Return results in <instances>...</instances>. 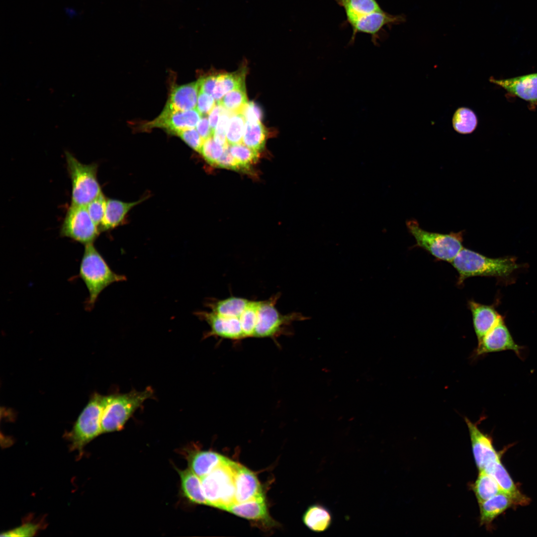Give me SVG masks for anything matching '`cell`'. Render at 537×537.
<instances>
[{"label": "cell", "instance_id": "cell-1", "mask_svg": "<svg viewBox=\"0 0 537 537\" xmlns=\"http://www.w3.org/2000/svg\"><path fill=\"white\" fill-rule=\"evenodd\" d=\"M451 264L458 274V285L473 276H507L519 268L513 258H489L464 247Z\"/></svg>", "mask_w": 537, "mask_h": 537}, {"label": "cell", "instance_id": "cell-2", "mask_svg": "<svg viewBox=\"0 0 537 537\" xmlns=\"http://www.w3.org/2000/svg\"><path fill=\"white\" fill-rule=\"evenodd\" d=\"M79 275L89 291L87 306L90 309L106 287L113 282L126 279L125 276L117 274L111 269L93 243L85 245Z\"/></svg>", "mask_w": 537, "mask_h": 537}, {"label": "cell", "instance_id": "cell-3", "mask_svg": "<svg viewBox=\"0 0 537 537\" xmlns=\"http://www.w3.org/2000/svg\"><path fill=\"white\" fill-rule=\"evenodd\" d=\"M153 397L154 391L151 387L143 391L133 390L126 393L106 396L101 422L102 434L122 430L143 403Z\"/></svg>", "mask_w": 537, "mask_h": 537}, {"label": "cell", "instance_id": "cell-4", "mask_svg": "<svg viewBox=\"0 0 537 537\" xmlns=\"http://www.w3.org/2000/svg\"><path fill=\"white\" fill-rule=\"evenodd\" d=\"M236 462L226 457L208 474L201 478L207 505L227 511L236 503Z\"/></svg>", "mask_w": 537, "mask_h": 537}, {"label": "cell", "instance_id": "cell-5", "mask_svg": "<svg viewBox=\"0 0 537 537\" xmlns=\"http://www.w3.org/2000/svg\"><path fill=\"white\" fill-rule=\"evenodd\" d=\"M408 231L415 239V246L421 248L439 260L451 263L463 248L464 231L448 234L429 232L415 219L406 222Z\"/></svg>", "mask_w": 537, "mask_h": 537}, {"label": "cell", "instance_id": "cell-6", "mask_svg": "<svg viewBox=\"0 0 537 537\" xmlns=\"http://www.w3.org/2000/svg\"><path fill=\"white\" fill-rule=\"evenodd\" d=\"M106 396L98 393L92 395L82 410L73 428L66 438L72 450L82 456L86 446L101 433V418Z\"/></svg>", "mask_w": 537, "mask_h": 537}, {"label": "cell", "instance_id": "cell-7", "mask_svg": "<svg viewBox=\"0 0 537 537\" xmlns=\"http://www.w3.org/2000/svg\"><path fill=\"white\" fill-rule=\"evenodd\" d=\"M65 156L72 183L71 205L86 206L102 193L97 178L98 166L84 164L68 151Z\"/></svg>", "mask_w": 537, "mask_h": 537}, {"label": "cell", "instance_id": "cell-8", "mask_svg": "<svg viewBox=\"0 0 537 537\" xmlns=\"http://www.w3.org/2000/svg\"><path fill=\"white\" fill-rule=\"evenodd\" d=\"M279 296L277 293L268 299L260 301L255 338H274L283 333L292 322L307 319L298 312L281 314L276 308Z\"/></svg>", "mask_w": 537, "mask_h": 537}, {"label": "cell", "instance_id": "cell-9", "mask_svg": "<svg viewBox=\"0 0 537 537\" xmlns=\"http://www.w3.org/2000/svg\"><path fill=\"white\" fill-rule=\"evenodd\" d=\"M100 232L86 206L71 204L61 225V236L86 245L93 243Z\"/></svg>", "mask_w": 537, "mask_h": 537}, {"label": "cell", "instance_id": "cell-10", "mask_svg": "<svg viewBox=\"0 0 537 537\" xmlns=\"http://www.w3.org/2000/svg\"><path fill=\"white\" fill-rule=\"evenodd\" d=\"M478 341L477 346L473 351L474 358L504 351H512L520 358L522 357L524 348L515 342L503 317Z\"/></svg>", "mask_w": 537, "mask_h": 537}, {"label": "cell", "instance_id": "cell-11", "mask_svg": "<svg viewBox=\"0 0 537 537\" xmlns=\"http://www.w3.org/2000/svg\"><path fill=\"white\" fill-rule=\"evenodd\" d=\"M347 20L351 26L353 34L351 42H353L358 33L370 34L373 42L376 43L378 33L386 25L404 22V15H392L384 11L375 12L359 16H347Z\"/></svg>", "mask_w": 537, "mask_h": 537}, {"label": "cell", "instance_id": "cell-12", "mask_svg": "<svg viewBox=\"0 0 537 537\" xmlns=\"http://www.w3.org/2000/svg\"><path fill=\"white\" fill-rule=\"evenodd\" d=\"M201 116L196 108L174 112L163 110L156 119L145 123L141 128L146 130L162 128L173 134L177 135L181 131L195 128Z\"/></svg>", "mask_w": 537, "mask_h": 537}, {"label": "cell", "instance_id": "cell-13", "mask_svg": "<svg viewBox=\"0 0 537 537\" xmlns=\"http://www.w3.org/2000/svg\"><path fill=\"white\" fill-rule=\"evenodd\" d=\"M489 81L504 89L509 95L528 102L530 110L537 107V73L506 79L491 77Z\"/></svg>", "mask_w": 537, "mask_h": 537}, {"label": "cell", "instance_id": "cell-14", "mask_svg": "<svg viewBox=\"0 0 537 537\" xmlns=\"http://www.w3.org/2000/svg\"><path fill=\"white\" fill-rule=\"evenodd\" d=\"M470 438L475 462L479 471L483 470L490 463L501 458L500 454L493 447L488 436L482 433L476 423L464 417Z\"/></svg>", "mask_w": 537, "mask_h": 537}, {"label": "cell", "instance_id": "cell-15", "mask_svg": "<svg viewBox=\"0 0 537 537\" xmlns=\"http://www.w3.org/2000/svg\"><path fill=\"white\" fill-rule=\"evenodd\" d=\"M234 477L236 503L246 502L264 496L262 485L256 474L237 462Z\"/></svg>", "mask_w": 537, "mask_h": 537}, {"label": "cell", "instance_id": "cell-16", "mask_svg": "<svg viewBox=\"0 0 537 537\" xmlns=\"http://www.w3.org/2000/svg\"><path fill=\"white\" fill-rule=\"evenodd\" d=\"M199 91L198 80L173 88L163 110L174 112L195 108Z\"/></svg>", "mask_w": 537, "mask_h": 537}, {"label": "cell", "instance_id": "cell-17", "mask_svg": "<svg viewBox=\"0 0 537 537\" xmlns=\"http://www.w3.org/2000/svg\"><path fill=\"white\" fill-rule=\"evenodd\" d=\"M500 459L490 463L483 471L491 475L497 482L501 491L512 497L517 505H528L530 498L523 494L518 489Z\"/></svg>", "mask_w": 537, "mask_h": 537}, {"label": "cell", "instance_id": "cell-18", "mask_svg": "<svg viewBox=\"0 0 537 537\" xmlns=\"http://www.w3.org/2000/svg\"><path fill=\"white\" fill-rule=\"evenodd\" d=\"M468 306L478 340L494 327L502 317L493 306L480 304L472 300L468 302Z\"/></svg>", "mask_w": 537, "mask_h": 537}, {"label": "cell", "instance_id": "cell-19", "mask_svg": "<svg viewBox=\"0 0 537 537\" xmlns=\"http://www.w3.org/2000/svg\"><path fill=\"white\" fill-rule=\"evenodd\" d=\"M186 453L189 469L200 478L219 465L226 457L210 450H192Z\"/></svg>", "mask_w": 537, "mask_h": 537}, {"label": "cell", "instance_id": "cell-20", "mask_svg": "<svg viewBox=\"0 0 537 537\" xmlns=\"http://www.w3.org/2000/svg\"><path fill=\"white\" fill-rule=\"evenodd\" d=\"M479 504L480 524L486 526H490L496 517L508 508L518 506L512 497L502 491Z\"/></svg>", "mask_w": 537, "mask_h": 537}, {"label": "cell", "instance_id": "cell-21", "mask_svg": "<svg viewBox=\"0 0 537 537\" xmlns=\"http://www.w3.org/2000/svg\"><path fill=\"white\" fill-rule=\"evenodd\" d=\"M227 511L252 521L269 524L272 522L265 496L246 502L235 503Z\"/></svg>", "mask_w": 537, "mask_h": 537}, {"label": "cell", "instance_id": "cell-22", "mask_svg": "<svg viewBox=\"0 0 537 537\" xmlns=\"http://www.w3.org/2000/svg\"><path fill=\"white\" fill-rule=\"evenodd\" d=\"M143 199L134 202H125L106 198L104 215L99 226V231H108L119 226L123 222L130 209L143 201Z\"/></svg>", "mask_w": 537, "mask_h": 537}, {"label": "cell", "instance_id": "cell-23", "mask_svg": "<svg viewBox=\"0 0 537 537\" xmlns=\"http://www.w3.org/2000/svg\"><path fill=\"white\" fill-rule=\"evenodd\" d=\"M183 496L191 503L207 505L201 478L190 469H178Z\"/></svg>", "mask_w": 537, "mask_h": 537}, {"label": "cell", "instance_id": "cell-24", "mask_svg": "<svg viewBox=\"0 0 537 537\" xmlns=\"http://www.w3.org/2000/svg\"><path fill=\"white\" fill-rule=\"evenodd\" d=\"M302 520L311 531L321 533L326 531L332 523V515L325 506L316 503L310 506L304 512Z\"/></svg>", "mask_w": 537, "mask_h": 537}, {"label": "cell", "instance_id": "cell-25", "mask_svg": "<svg viewBox=\"0 0 537 537\" xmlns=\"http://www.w3.org/2000/svg\"><path fill=\"white\" fill-rule=\"evenodd\" d=\"M246 73V68L242 67L233 73H219L212 94L215 101H219L227 92L245 86Z\"/></svg>", "mask_w": 537, "mask_h": 537}, {"label": "cell", "instance_id": "cell-26", "mask_svg": "<svg viewBox=\"0 0 537 537\" xmlns=\"http://www.w3.org/2000/svg\"><path fill=\"white\" fill-rule=\"evenodd\" d=\"M267 133L266 128L261 121H246L242 143L259 152L265 147Z\"/></svg>", "mask_w": 537, "mask_h": 537}, {"label": "cell", "instance_id": "cell-27", "mask_svg": "<svg viewBox=\"0 0 537 537\" xmlns=\"http://www.w3.org/2000/svg\"><path fill=\"white\" fill-rule=\"evenodd\" d=\"M473 490L479 503L502 491L495 479L483 470L479 471L478 477L473 484Z\"/></svg>", "mask_w": 537, "mask_h": 537}, {"label": "cell", "instance_id": "cell-28", "mask_svg": "<svg viewBox=\"0 0 537 537\" xmlns=\"http://www.w3.org/2000/svg\"><path fill=\"white\" fill-rule=\"evenodd\" d=\"M454 130L462 134L472 133L478 125V119L476 114L471 109L461 107L456 110L452 118Z\"/></svg>", "mask_w": 537, "mask_h": 537}, {"label": "cell", "instance_id": "cell-29", "mask_svg": "<svg viewBox=\"0 0 537 537\" xmlns=\"http://www.w3.org/2000/svg\"><path fill=\"white\" fill-rule=\"evenodd\" d=\"M347 16H359L383 10L376 0H335Z\"/></svg>", "mask_w": 537, "mask_h": 537}, {"label": "cell", "instance_id": "cell-30", "mask_svg": "<svg viewBox=\"0 0 537 537\" xmlns=\"http://www.w3.org/2000/svg\"><path fill=\"white\" fill-rule=\"evenodd\" d=\"M260 301L251 300L243 313L237 317L241 324L244 339L255 337Z\"/></svg>", "mask_w": 537, "mask_h": 537}, {"label": "cell", "instance_id": "cell-31", "mask_svg": "<svg viewBox=\"0 0 537 537\" xmlns=\"http://www.w3.org/2000/svg\"><path fill=\"white\" fill-rule=\"evenodd\" d=\"M217 102L233 114L242 113L248 102L246 86H242L227 92Z\"/></svg>", "mask_w": 537, "mask_h": 537}, {"label": "cell", "instance_id": "cell-32", "mask_svg": "<svg viewBox=\"0 0 537 537\" xmlns=\"http://www.w3.org/2000/svg\"><path fill=\"white\" fill-rule=\"evenodd\" d=\"M230 152L240 165L242 171H247L259 158V152L247 147L243 143L230 145Z\"/></svg>", "mask_w": 537, "mask_h": 537}, {"label": "cell", "instance_id": "cell-33", "mask_svg": "<svg viewBox=\"0 0 537 537\" xmlns=\"http://www.w3.org/2000/svg\"><path fill=\"white\" fill-rule=\"evenodd\" d=\"M246 119L241 113L232 115L226 130V139L229 145L242 143Z\"/></svg>", "mask_w": 537, "mask_h": 537}, {"label": "cell", "instance_id": "cell-34", "mask_svg": "<svg viewBox=\"0 0 537 537\" xmlns=\"http://www.w3.org/2000/svg\"><path fill=\"white\" fill-rule=\"evenodd\" d=\"M225 148L216 143L211 136L203 141L200 153L208 163L215 166Z\"/></svg>", "mask_w": 537, "mask_h": 537}, {"label": "cell", "instance_id": "cell-35", "mask_svg": "<svg viewBox=\"0 0 537 537\" xmlns=\"http://www.w3.org/2000/svg\"><path fill=\"white\" fill-rule=\"evenodd\" d=\"M106 200L102 193L86 205L91 218L98 228L104 215Z\"/></svg>", "mask_w": 537, "mask_h": 537}, {"label": "cell", "instance_id": "cell-36", "mask_svg": "<svg viewBox=\"0 0 537 537\" xmlns=\"http://www.w3.org/2000/svg\"><path fill=\"white\" fill-rule=\"evenodd\" d=\"M232 114L226 110L220 116L213 133L212 137L215 141L224 147L229 146L226 139V133L230 118Z\"/></svg>", "mask_w": 537, "mask_h": 537}, {"label": "cell", "instance_id": "cell-37", "mask_svg": "<svg viewBox=\"0 0 537 537\" xmlns=\"http://www.w3.org/2000/svg\"><path fill=\"white\" fill-rule=\"evenodd\" d=\"M41 524L27 522L15 529L4 532L0 537H31L40 530Z\"/></svg>", "mask_w": 537, "mask_h": 537}, {"label": "cell", "instance_id": "cell-38", "mask_svg": "<svg viewBox=\"0 0 537 537\" xmlns=\"http://www.w3.org/2000/svg\"><path fill=\"white\" fill-rule=\"evenodd\" d=\"M190 148L200 152L204 140L195 128L181 131L177 134Z\"/></svg>", "mask_w": 537, "mask_h": 537}, {"label": "cell", "instance_id": "cell-39", "mask_svg": "<svg viewBox=\"0 0 537 537\" xmlns=\"http://www.w3.org/2000/svg\"><path fill=\"white\" fill-rule=\"evenodd\" d=\"M215 100L212 95L199 91L196 109L201 115H207L215 106Z\"/></svg>", "mask_w": 537, "mask_h": 537}, {"label": "cell", "instance_id": "cell-40", "mask_svg": "<svg viewBox=\"0 0 537 537\" xmlns=\"http://www.w3.org/2000/svg\"><path fill=\"white\" fill-rule=\"evenodd\" d=\"M215 166L236 171H242L240 165L232 155L229 146L225 148L223 155Z\"/></svg>", "mask_w": 537, "mask_h": 537}, {"label": "cell", "instance_id": "cell-41", "mask_svg": "<svg viewBox=\"0 0 537 537\" xmlns=\"http://www.w3.org/2000/svg\"><path fill=\"white\" fill-rule=\"evenodd\" d=\"M242 114L246 121L251 122L261 121L263 116L262 109L254 101L248 102Z\"/></svg>", "mask_w": 537, "mask_h": 537}, {"label": "cell", "instance_id": "cell-42", "mask_svg": "<svg viewBox=\"0 0 537 537\" xmlns=\"http://www.w3.org/2000/svg\"><path fill=\"white\" fill-rule=\"evenodd\" d=\"M218 74H210L198 79L200 91L212 95L216 84Z\"/></svg>", "mask_w": 537, "mask_h": 537}, {"label": "cell", "instance_id": "cell-43", "mask_svg": "<svg viewBox=\"0 0 537 537\" xmlns=\"http://www.w3.org/2000/svg\"><path fill=\"white\" fill-rule=\"evenodd\" d=\"M207 115H202L196 126V129L201 138L204 140L213 136Z\"/></svg>", "mask_w": 537, "mask_h": 537}, {"label": "cell", "instance_id": "cell-44", "mask_svg": "<svg viewBox=\"0 0 537 537\" xmlns=\"http://www.w3.org/2000/svg\"><path fill=\"white\" fill-rule=\"evenodd\" d=\"M226 111V110L221 105L217 102L215 106L209 113V122L213 131L218 123L220 116Z\"/></svg>", "mask_w": 537, "mask_h": 537}]
</instances>
